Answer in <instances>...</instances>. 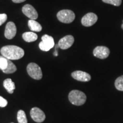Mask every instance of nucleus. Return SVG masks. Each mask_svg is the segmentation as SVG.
Wrapping results in <instances>:
<instances>
[{"label": "nucleus", "instance_id": "f257e3e1", "mask_svg": "<svg viewBox=\"0 0 123 123\" xmlns=\"http://www.w3.org/2000/svg\"><path fill=\"white\" fill-rule=\"evenodd\" d=\"M1 54L9 60H18L24 56L25 52L22 48L17 46L7 45L2 47Z\"/></svg>", "mask_w": 123, "mask_h": 123}, {"label": "nucleus", "instance_id": "f03ea898", "mask_svg": "<svg viewBox=\"0 0 123 123\" xmlns=\"http://www.w3.org/2000/svg\"><path fill=\"white\" fill-rule=\"evenodd\" d=\"M68 99L74 105L80 106L85 103L87 97L85 93L80 91L73 90L69 93Z\"/></svg>", "mask_w": 123, "mask_h": 123}, {"label": "nucleus", "instance_id": "7ed1b4c3", "mask_svg": "<svg viewBox=\"0 0 123 123\" xmlns=\"http://www.w3.org/2000/svg\"><path fill=\"white\" fill-rule=\"evenodd\" d=\"M57 18L60 22L64 24H70L74 21L75 15L72 10L65 9L58 12L57 13Z\"/></svg>", "mask_w": 123, "mask_h": 123}, {"label": "nucleus", "instance_id": "20e7f679", "mask_svg": "<svg viewBox=\"0 0 123 123\" xmlns=\"http://www.w3.org/2000/svg\"><path fill=\"white\" fill-rule=\"evenodd\" d=\"M27 71L29 76L34 79L40 80L42 78L41 67L35 63H30L27 66Z\"/></svg>", "mask_w": 123, "mask_h": 123}, {"label": "nucleus", "instance_id": "39448f33", "mask_svg": "<svg viewBox=\"0 0 123 123\" xmlns=\"http://www.w3.org/2000/svg\"><path fill=\"white\" fill-rule=\"evenodd\" d=\"M54 41L52 37L45 34L42 37V41L39 43V47L43 51H48L54 46Z\"/></svg>", "mask_w": 123, "mask_h": 123}, {"label": "nucleus", "instance_id": "423d86ee", "mask_svg": "<svg viewBox=\"0 0 123 123\" xmlns=\"http://www.w3.org/2000/svg\"><path fill=\"white\" fill-rule=\"evenodd\" d=\"M30 116L34 121L38 123H42L46 118L44 112L37 107H34L31 110Z\"/></svg>", "mask_w": 123, "mask_h": 123}, {"label": "nucleus", "instance_id": "0eeeda50", "mask_svg": "<svg viewBox=\"0 0 123 123\" xmlns=\"http://www.w3.org/2000/svg\"><path fill=\"white\" fill-rule=\"evenodd\" d=\"M93 55L99 59H104L107 58L110 54V51L105 46H97L93 50Z\"/></svg>", "mask_w": 123, "mask_h": 123}, {"label": "nucleus", "instance_id": "6e6552de", "mask_svg": "<svg viewBox=\"0 0 123 123\" xmlns=\"http://www.w3.org/2000/svg\"><path fill=\"white\" fill-rule=\"evenodd\" d=\"M98 21V16L93 13H89L86 14L81 19V22L86 27H90L93 25Z\"/></svg>", "mask_w": 123, "mask_h": 123}, {"label": "nucleus", "instance_id": "1a4fd4ad", "mask_svg": "<svg viewBox=\"0 0 123 123\" xmlns=\"http://www.w3.org/2000/svg\"><path fill=\"white\" fill-rule=\"evenodd\" d=\"M22 10L23 13L30 19L35 20L38 17V14L37 10L33 6L30 5L26 4L24 5L22 7Z\"/></svg>", "mask_w": 123, "mask_h": 123}, {"label": "nucleus", "instance_id": "9d476101", "mask_svg": "<svg viewBox=\"0 0 123 123\" xmlns=\"http://www.w3.org/2000/svg\"><path fill=\"white\" fill-rule=\"evenodd\" d=\"M74 42V38L71 35H66L59 40L58 42V46L62 50H66L69 49L73 45Z\"/></svg>", "mask_w": 123, "mask_h": 123}, {"label": "nucleus", "instance_id": "9b49d317", "mask_svg": "<svg viewBox=\"0 0 123 123\" xmlns=\"http://www.w3.org/2000/svg\"><path fill=\"white\" fill-rule=\"evenodd\" d=\"M17 33V27L14 23L9 22L6 24L5 30V37L8 39H12L14 37Z\"/></svg>", "mask_w": 123, "mask_h": 123}, {"label": "nucleus", "instance_id": "f8f14e48", "mask_svg": "<svg viewBox=\"0 0 123 123\" xmlns=\"http://www.w3.org/2000/svg\"><path fill=\"white\" fill-rule=\"evenodd\" d=\"M71 76L76 80L84 82L89 81L91 79V77L89 74L81 71H75L71 74Z\"/></svg>", "mask_w": 123, "mask_h": 123}, {"label": "nucleus", "instance_id": "ddd939ff", "mask_svg": "<svg viewBox=\"0 0 123 123\" xmlns=\"http://www.w3.org/2000/svg\"><path fill=\"white\" fill-rule=\"evenodd\" d=\"M4 88L7 90L9 93H13L14 90L15 89V86L14 83L12 81L11 79H6L4 81L3 83Z\"/></svg>", "mask_w": 123, "mask_h": 123}, {"label": "nucleus", "instance_id": "4468645a", "mask_svg": "<svg viewBox=\"0 0 123 123\" xmlns=\"http://www.w3.org/2000/svg\"><path fill=\"white\" fill-rule=\"evenodd\" d=\"M22 38L27 42H34L38 38V35L33 32H26L22 34Z\"/></svg>", "mask_w": 123, "mask_h": 123}, {"label": "nucleus", "instance_id": "2eb2a0df", "mask_svg": "<svg viewBox=\"0 0 123 123\" xmlns=\"http://www.w3.org/2000/svg\"><path fill=\"white\" fill-rule=\"evenodd\" d=\"M28 26L29 27V29L33 31H37L39 32L42 30V26L40 25L39 23L35 20L30 19L28 21Z\"/></svg>", "mask_w": 123, "mask_h": 123}, {"label": "nucleus", "instance_id": "dca6fc26", "mask_svg": "<svg viewBox=\"0 0 123 123\" xmlns=\"http://www.w3.org/2000/svg\"><path fill=\"white\" fill-rule=\"evenodd\" d=\"M17 70V68L15 64L10 60L8 59V65H7V67L5 70H3L2 71L3 73L5 74H12L15 73Z\"/></svg>", "mask_w": 123, "mask_h": 123}, {"label": "nucleus", "instance_id": "f3484780", "mask_svg": "<svg viewBox=\"0 0 123 123\" xmlns=\"http://www.w3.org/2000/svg\"><path fill=\"white\" fill-rule=\"evenodd\" d=\"M17 120L18 123H27V120L25 112L23 110H19L18 112Z\"/></svg>", "mask_w": 123, "mask_h": 123}, {"label": "nucleus", "instance_id": "a211bd4d", "mask_svg": "<svg viewBox=\"0 0 123 123\" xmlns=\"http://www.w3.org/2000/svg\"><path fill=\"white\" fill-rule=\"evenodd\" d=\"M115 85L117 90L123 91V75L117 78L115 80Z\"/></svg>", "mask_w": 123, "mask_h": 123}, {"label": "nucleus", "instance_id": "6ab92c4d", "mask_svg": "<svg viewBox=\"0 0 123 123\" xmlns=\"http://www.w3.org/2000/svg\"><path fill=\"white\" fill-rule=\"evenodd\" d=\"M8 65V59L4 56H0V70H5Z\"/></svg>", "mask_w": 123, "mask_h": 123}, {"label": "nucleus", "instance_id": "aec40b11", "mask_svg": "<svg viewBox=\"0 0 123 123\" xmlns=\"http://www.w3.org/2000/svg\"><path fill=\"white\" fill-rule=\"evenodd\" d=\"M102 1L106 4L113 5L116 6H119L122 2L121 0H102Z\"/></svg>", "mask_w": 123, "mask_h": 123}, {"label": "nucleus", "instance_id": "412c9836", "mask_svg": "<svg viewBox=\"0 0 123 123\" xmlns=\"http://www.w3.org/2000/svg\"><path fill=\"white\" fill-rule=\"evenodd\" d=\"M7 18V17L6 14H0V26L6 22Z\"/></svg>", "mask_w": 123, "mask_h": 123}, {"label": "nucleus", "instance_id": "4be33fe9", "mask_svg": "<svg viewBox=\"0 0 123 123\" xmlns=\"http://www.w3.org/2000/svg\"><path fill=\"white\" fill-rule=\"evenodd\" d=\"M7 101L2 96H0V107H5L7 105Z\"/></svg>", "mask_w": 123, "mask_h": 123}, {"label": "nucleus", "instance_id": "5701e85b", "mask_svg": "<svg viewBox=\"0 0 123 123\" xmlns=\"http://www.w3.org/2000/svg\"><path fill=\"white\" fill-rule=\"evenodd\" d=\"M26 0H12L13 2L14 3H17V4H18V3H21L23 2H25Z\"/></svg>", "mask_w": 123, "mask_h": 123}, {"label": "nucleus", "instance_id": "b1692460", "mask_svg": "<svg viewBox=\"0 0 123 123\" xmlns=\"http://www.w3.org/2000/svg\"><path fill=\"white\" fill-rule=\"evenodd\" d=\"M121 28H122L123 30V24H122V25H121Z\"/></svg>", "mask_w": 123, "mask_h": 123}, {"label": "nucleus", "instance_id": "393cba45", "mask_svg": "<svg viewBox=\"0 0 123 123\" xmlns=\"http://www.w3.org/2000/svg\"></svg>", "mask_w": 123, "mask_h": 123}]
</instances>
